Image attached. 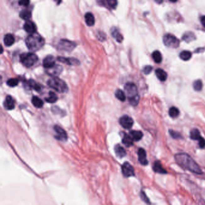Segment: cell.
<instances>
[{
  "instance_id": "1",
  "label": "cell",
  "mask_w": 205,
  "mask_h": 205,
  "mask_svg": "<svg viewBox=\"0 0 205 205\" xmlns=\"http://www.w3.org/2000/svg\"><path fill=\"white\" fill-rule=\"evenodd\" d=\"M175 159L177 164L184 169L197 175L202 173V170L198 164L193 159L191 156L188 155L187 154H177L175 155Z\"/></svg>"
},
{
  "instance_id": "2",
  "label": "cell",
  "mask_w": 205,
  "mask_h": 205,
  "mask_svg": "<svg viewBox=\"0 0 205 205\" xmlns=\"http://www.w3.org/2000/svg\"><path fill=\"white\" fill-rule=\"evenodd\" d=\"M26 46L31 51H37L40 50L45 44V40L37 33L29 35L25 40Z\"/></svg>"
},
{
  "instance_id": "3",
  "label": "cell",
  "mask_w": 205,
  "mask_h": 205,
  "mask_svg": "<svg viewBox=\"0 0 205 205\" xmlns=\"http://www.w3.org/2000/svg\"><path fill=\"white\" fill-rule=\"evenodd\" d=\"M125 90L131 105L137 106L138 104L140 96L138 94L137 86L132 83H127L125 85Z\"/></svg>"
},
{
  "instance_id": "4",
  "label": "cell",
  "mask_w": 205,
  "mask_h": 205,
  "mask_svg": "<svg viewBox=\"0 0 205 205\" xmlns=\"http://www.w3.org/2000/svg\"><path fill=\"white\" fill-rule=\"evenodd\" d=\"M48 85L59 93H66L68 87L66 83L58 77H52L48 81Z\"/></svg>"
},
{
  "instance_id": "5",
  "label": "cell",
  "mask_w": 205,
  "mask_h": 205,
  "mask_svg": "<svg viewBox=\"0 0 205 205\" xmlns=\"http://www.w3.org/2000/svg\"><path fill=\"white\" fill-rule=\"evenodd\" d=\"M20 61L25 67H30L38 61V57L32 52L23 53L20 56Z\"/></svg>"
},
{
  "instance_id": "6",
  "label": "cell",
  "mask_w": 205,
  "mask_h": 205,
  "mask_svg": "<svg viewBox=\"0 0 205 205\" xmlns=\"http://www.w3.org/2000/svg\"><path fill=\"white\" fill-rule=\"evenodd\" d=\"M163 42L165 46L171 48H176L179 46V40L174 35L166 34L163 37Z\"/></svg>"
},
{
  "instance_id": "7",
  "label": "cell",
  "mask_w": 205,
  "mask_h": 205,
  "mask_svg": "<svg viewBox=\"0 0 205 205\" xmlns=\"http://www.w3.org/2000/svg\"><path fill=\"white\" fill-rule=\"evenodd\" d=\"M76 46L75 43L72 42L66 39H62L58 44V49L66 51H71Z\"/></svg>"
},
{
  "instance_id": "8",
  "label": "cell",
  "mask_w": 205,
  "mask_h": 205,
  "mask_svg": "<svg viewBox=\"0 0 205 205\" xmlns=\"http://www.w3.org/2000/svg\"><path fill=\"white\" fill-rule=\"evenodd\" d=\"M121 171L123 176L127 177L134 176L135 171L134 167L127 162L124 163L121 166Z\"/></svg>"
},
{
  "instance_id": "9",
  "label": "cell",
  "mask_w": 205,
  "mask_h": 205,
  "mask_svg": "<svg viewBox=\"0 0 205 205\" xmlns=\"http://www.w3.org/2000/svg\"><path fill=\"white\" fill-rule=\"evenodd\" d=\"M55 132H56V135L55 137L56 138L62 142H65L67 139V135L66 134V131L64 130L62 127L56 125L54 127Z\"/></svg>"
},
{
  "instance_id": "10",
  "label": "cell",
  "mask_w": 205,
  "mask_h": 205,
  "mask_svg": "<svg viewBox=\"0 0 205 205\" xmlns=\"http://www.w3.org/2000/svg\"><path fill=\"white\" fill-rule=\"evenodd\" d=\"M119 123L120 125L123 128L130 129L134 125V120L131 117L125 115L120 118Z\"/></svg>"
},
{
  "instance_id": "11",
  "label": "cell",
  "mask_w": 205,
  "mask_h": 205,
  "mask_svg": "<svg viewBox=\"0 0 205 205\" xmlns=\"http://www.w3.org/2000/svg\"><path fill=\"white\" fill-rule=\"evenodd\" d=\"M56 65L55 58L52 56H48L43 61V66L46 69H50Z\"/></svg>"
},
{
  "instance_id": "12",
  "label": "cell",
  "mask_w": 205,
  "mask_h": 205,
  "mask_svg": "<svg viewBox=\"0 0 205 205\" xmlns=\"http://www.w3.org/2000/svg\"><path fill=\"white\" fill-rule=\"evenodd\" d=\"M62 71H63L62 66L59 64H56L51 69H46V72L52 77H57V76H58L61 73Z\"/></svg>"
},
{
  "instance_id": "13",
  "label": "cell",
  "mask_w": 205,
  "mask_h": 205,
  "mask_svg": "<svg viewBox=\"0 0 205 205\" xmlns=\"http://www.w3.org/2000/svg\"><path fill=\"white\" fill-rule=\"evenodd\" d=\"M24 29L27 33L30 34V35L35 33L37 30L35 24L31 21L25 22V23L24 25Z\"/></svg>"
},
{
  "instance_id": "14",
  "label": "cell",
  "mask_w": 205,
  "mask_h": 205,
  "mask_svg": "<svg viewBox=\"0 0 205 205\" xmlns=\"http://www.w3.org/2000/svg\"><path fill=\"white\" fill-rule=\"evenodd\" d=\"M138 161L143 165H147L148 164V160L147 159L146 152L143 148H140L138 150Z\"/></svg>"
},
{
  "instance_id": "15",
  "label": "cell",
  "mask_w": 205,
  "mask_h": 205,
  "mask_svg": "<svg viewBox=\"0 0 205 205\" xmlns=\"http://www.w3.org/2000/svg\"><path fill=\"white\" fill-rule=\"evenodd\" d=\"M57 60L68 65H78L79 62L77 59L74 58H67V57H58Z\"/></svg>"
},
{
  "instance_id": "16",
  "label": "cell",
  "mask_w": 205,
  "mask_h": 205,
  "mask_svg": "<svg viewBox=\"0 0 205 205\" xmlns=\"http://www.w3.org/2000/svg\"><path fill=\"white\" fill-rule=\"evenodd\" d=\"M98 3L102 6L106 7L109 9H114L117 4V2L113 0H106V1H99Z\"/></svg>"
},
{
  "instance_id": "17",
  "label": "cell",
  "mask_w": 205,
  "mask_h": 205,
  "mask_svg": "<svg viewBox=\"0 0 205 205\" xmlns=\"http://www.w3.org/2000/svg\"><path fill=\"white\" fill-rule=\"evenodd\" d=\"M4 106L7 110H12L14 109V100L13 98L11 96L8 95L6 98L5 99L4 103Z\"/></svg>"
},
{
  "instance_id": "18",
  "label": "cell",
  "mask_w": 205,
  "mask_h": 205,
  "mask_svg": "<svg viewBox=\"0 0 205 205\" xmlns=\"http://www.w3.org/2000/svg\"><path fill=\"white\" fill-rule=\"evenodd\" d=\"M153 170L157 173L159 174H166L167 171L164 169L160 161H156L153 165Z\"/></svg>"
},
{
  "instance_id": "19",
  "label": "cell",
  "mask_w": 205,
  "mask_h": 205,
  "mask_svg": "<svg viewBox=\"0 0 205 205\" xmlns=\"http://www.w3.org/2000/svg\"><path fill=\"white\" fill-rule=\"evenodd\" d=\"M129 135L134 141L138 142L143 138V134L140 131H131L129 132Z\"/></svg>"
},
{
  "instance_id": "20",
  "label": "cell",
  "mask_w": 205,
  "mask_h": 205,
  "mask_svg": "<svg viewBox=\"0 0 205 205\" xmlns=\"http://www.w3.org/2000/svg\"><path fill=\"white\" fill-rule=\"evenodd\" d=\"M15 41L14 35L8 33L4 37V43L6 46H10L13 45Z\"/></svg>"
},
{
  "instance_id": "21",
  "label": "cell",
  "mask_w": 205,
  "mask_h": 205,
  "mask_svg": "<svg viewBox=\"0 0 205 205\" xmlns=\"http://www.w3.org/2000/svg\"><path fill=\"white\" fill-rule=\"evenodd\" d=\"M85 23L87 24V25L88 26H93L94 25V23H95V19H94V17L93 16V14H92V13L88 12L85 14Z\"/></svg>"
},
{
  "instance_id": "22",
  "label": "cell",
  "mask_w": 205,
  "mask_h": 205,
  "mask_svg": "<svg viewBox=\"0 0 205 205\" xmlns=\"http://www.w3.org/2000/svg\"><path fill=\"white\" fill-rule=\"evenodd\" d=\"M133 142H134V140H132V138L131 137V136L129 135H127V134L123 135V137L122 138V143L125 146H126L127 148L131 147L133 145Z\"/></svg>"
},
{
  "instance_id": "23",
  "label": "cell",
  "mask_w": 205,
  "mask_h": 205,
  "mask_svg": "<svg viewBox=\"0 0 205 205\" xmlns=\"http://www.w3.org/2000/svg\"><path fill=\"white\" fill-rule=\"evenodd\" d=\"M155 74L157 78L161 81H165L167 78V73L161 69H157L155 71Z\"/></svg>"
},
{
  "instance_id": "24",
  "label": "cell",
  "mask_w": 205,
  "mask_h": 205,
  "mask_svg": "<svg viewBox=\"0 0 205 205\" xmlns=\"http://www.w3.org/2000/svg\"><path fill=\"white\" fill-rule=\"evenodd\" d=\"M111 31L113 37L118 42L120 43L122 42V40H123V37L117 29L116 28H112L111 30Z\"/></svg>"
},
{
  "instance_id": "25",
  "label": "cell",
  "mask_w": 205,
  "mask_h": 205,
  "mask_svg": "<svg viewBox=\"0 0 205 205\" xmlns=\"http://www.w3.org/2000/svg\"><path fill=\"white\" fill-rule=\"evenodd\" d=\"M115 152L116 155L120 158H123L127 155V152L125 148L119 144H117L115 146Z\"/></svg>"
},
{
  "instance_id": "26",
  "label": "cell",
  "mask_w": 205,
  "mask_h": 205,
  "mask_svg": "<svg viewBox=\"0 0 205 205\" xmlns=\"http://www.w3.org/2000/svg\"><path fill=\"white\" fill-rule=\"evenodd\" d=\"M195 39H196V36L194 35V34L190 31L186 32L185 33H184V35L182 36V40L185 41L186 42H191L192 41L194 40Z\"/></svg>"
},
{
  "instance_id": "27",
  "label": "cell",
  "mask_w": 205,
  "mask_h": 205,
  "mask_svg": "<svg viewBox=\"0 0 205 205\" xmlns=\"http://www.w3.org/2000/svg\"><path fill=\"white\" fill-rule=\"evenodd\" d=\"M19 16H20L21 18H22L24 20L29 21V19L31 17V13L29 10L24 9V10H22L21 12H20Z\"/></svg>"
},
{
  "instance_id": "28",
  "label": "cell",
  "mask_w": 205,
  "mask_h": 205,
  "mask_svg": "<svg viewBox=\"0 0 205 205\" xmlns=\"http://www.w3.org/2000/svg\"><path fill=\"white\" fill-rule=\"evenodd\" d=\"M190 138L194 140H199L202 137L197 129H192L190 132Z\"/></svg>"
},
{
  "instance_id": "29",
  "label": "cell",
  "mask_w": 205,
  "mask_h": 205,
  "mask_svg": "<svg viewBox=\"0 0 205 205\" xmlns=\"http://www.w3.org/2000/svg\"><path fill=\"white\" fill-rule=\"evenodd\" d=\"M31 102L33 105L36 108H42L43 105V102L42 100L35 96L32 98Z\"/></svg>"
},
{
  "instance_id": "30",
  "label": "cell",
  "mask_w": 205,
  "mask_h": 205,
  "mask_svg": "<svg viewBox=\"0 0 205 205\" xmlns=\"http://www.w3.org/2000/svg\"><path fill=\"white\" fill-rule=\"evenodd\" d=\"M191 56H192V54L191 52L188 51H183L179 54V57L181 58V59H182L184 61L189 60L191 58Z\"/></svg>"
},
{
  "instance_id": "31",
  "label": "cell",
  "mask_w": 205,
  "mask_h": 205,
  "mask_svg": "<svg viewBox=\"0 0 205 205\" xmlns=\"http://www.w3.org/2000/svg\"><path fill=\"white\" fill-rule=\"evenodd\" d=\"M152 58L154 62L156 63H160L163 60L162 55L161 52L158 51H155L152 53Z\"/></svg>"
},
{
  "instance_id": "32",
  "label": "cell",
  "mask_w": 205,
  "mask_h": 205,
  "mask_svg": "<svg viewBox=\"0 0 205 205\" xmlns=\"http://www.w3.org/2000/svg\"><path fill=\"white\" fill-rule=\"evenodd\" d=\"M58 99V97H57V94L54 93V92H51L49 93V96L46 98H45V100L48 102V103H55Z\"/></svg>"
},
{
  "instance_id": "33",
  "label": "cell",
  "mask_w": 205,
  "mask_h": 205,
  "mask_svg": "<svg viewBox=\"0 0 205 205\" xmlns=\"http://www.w3.org/2000/svg\"><path fill=\"white\" fill-rule=\"evenodd\" d=\"M115 96L117 99L120 100L121 102H124L126 100V95L125 93L120 89H118L116 90V92L115 93Z\"/></svg>"
},
{
  "instance_id": "34",
  "label": "cell",
  "mask_w": 205,
  "mask_h": 205,
  "mask_svg": "<svg viewBox=\"0 0 205 205\" xmlns=\"http://www.w3.org/2000/svg\"><path fill=\"white\" fill-rule=\"evenodd\" d=\"M29 86L30 87L33 88L34 90H36L37 92H40L41 90V87L35 81L33 80V79H30L29 81Z\"/></svg>"
},
{
  "instance_id": "35",
  "label": "cell",
  "mask_w": 205,
  "mask_h": 205,
  "mask_svg": "<svg viewBox=\"0 0 205 205\" xmlns=\"http://www.w3.org/2000/svg\"><path fill=\"white\" fill-rule=\"evenodd\" d=\"M169 113V116L171 117L175 118L179 115V111L178 108H177L175 106H173V107L170 108Z\"/></svg>"
},
{
  "instance_id": "36",
  "label": "cell",
  "mask_w": 205,
  "mask_h": 205,
  "mask_svg": "<svg viewBox=\"0 0 205 205\" xmlns=\"http://www.w3.org/2000/svg\"><path fill=\"white\" fill-rule=\"evenodd\" d=\"M203 87L202 81L200 79L196 80L193 83V88L196 91H200Z\"/></svg>"
},
{
  "instance_id": "37",
  "label": "cell",
  "mask_w": 205,
  "mask_h": 205,
  "mask_svg": "<svg viewBox=\"0 0 205 205\" xmlns=\"http://www.w3.org/2000/svg\"><path fill=\"white\" fill-rule=\"evenodd\" d=\"M19 80L17 78H10L8 79L7 81V85L11 87H13L18 84Z\"/></svg>"
},
{
  "instance_id": "38",
  "label": "cell",
  "mask_w": 205,
  "mask_h": 205,
  "mask_svg": "<svg viewBox=\"0 0 205 205\" xmlns=\"http://www.w3.org/2000/svg\"><path fill=\"white\" fill-rule=\"evenodd\" d=\"M169 133H170V135H171L173 138L178 139V138H182L181 135L180 134L179 132H176V131H173V130H170V131H169Z\"/></svg>"
},
{
  "instance_id": "39",
  "label": "cell",
  "mask_w": 205,
  "mask_h": 205,
  "mask_svg": "<svg viewBox=\"0 0 205 205\" xmlns=\"http://www.w3.org/2000/svg\"><path fill=\"white\" fill-rule=\"evenodd\" d=\"M140 196H141V198H142V200L144 201L145 203H148V204L150 203V200H149V198L148 197V196H146V193H145L144 191H142V192H141Z\"/></svg>"
},
{
  "instance_id": "40",
  "label": "cell",
  "mask_w": 205,
  "mask_h": 205,
  "mask_svg": "<svg viewBox=\"0 0 205 205\" xmlns=\"http://www.w3.org/2000/svg\"><path fill=\"white\" fill-rule=\"evenodd\" d=\"M152 69H153L152 66L148 65V66H144V67L143 69V73H144V74H146V75H148L149 73H150V72H152Z\"/></svg>"
},
{
  "instance_id": "41",
  "label": "cell",
  "mask_w": 205,
  "mask_h": 205,
  "mask_svg": "<svg viewBox=\"0 0 205 205\" xmlns=\"http://www.w3.org/2000/svg\"><path fill=\"white\" fill-rule=\"evenodd\" d=\"M198 146L200 148H205V140L202 137L198 140Z\"/></svg>"
},
{
  "instance_id": "42",
  "label": "cell",
  "mask_w": 205,
  "mask_h": 205,
  "mask_svg": "<svg viewBox=\"0 0 205 205\" xmlns=\"http://www.w3.org/2000/svg\"><path fill=\"white\" fill-rule=\"evenodd\" d=\"M30 1H20L18 2V4L20 6H28L30 4Z\"/></svg>"
},
{
  "instance_id": "43",
  "label": "cell",
  "mask_w": 205,
  "mask_h": 205,
  "mask_svg": "<svg viewBox=\"0 0 205 205\" xmlns=\"http://www.w3.org/2000/svg\"><path fill=\"white\" fill-rule=\"evenodd\" d=\"M200 21H201V23H202V24L203 25V26L205 27V16H202V17L201 18Z\"/></svg>"
}]
</instances>
